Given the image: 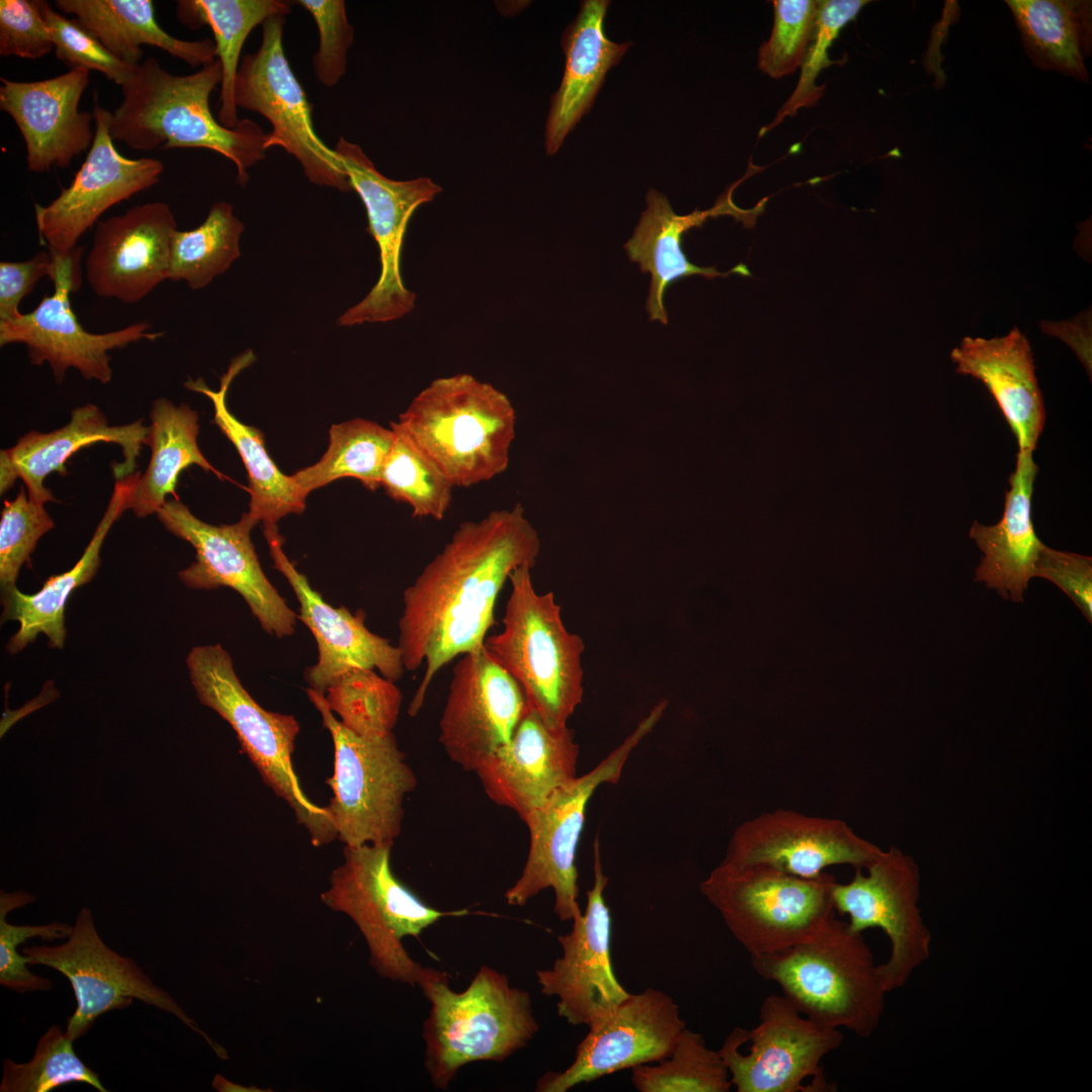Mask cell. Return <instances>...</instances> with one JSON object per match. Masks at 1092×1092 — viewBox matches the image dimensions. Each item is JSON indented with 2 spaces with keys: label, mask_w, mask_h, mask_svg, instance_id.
<instances>
[{
  "label": "cell",
  "mask_w": 1092,
  "mask_h": 1092,
  "mask_svg": "<svg viewBox=\"0 0 1092 1092\" xmlns=\"http://www.w3.org/2000/svg\"><path fill=\"white\" fill-rule=\"evenodd\" d=\"M221 82L217 59L189 75H175L149 57L135 66L121 86L122 100L110 112L113 141L136 151L199 148L218 153L237 169L245 186L248 169L265 159L266 133L251 119L224 127L209 106L212 91Z\"/></svg>",
  "instance_id": "7a4b0ae2"
},
{
  "label": "cell",
  "mask_w": 1092,
  "mask_h": 1092,
  "mask_svg": "<svg viewBox=\"0 0 1092 1092\" xmlns=\"http://www.w3.org/2000/svg\"><path fill=\"white\" fill-rule=\"evenodd\" d=\"M176 231L174 213L162 201L139 204L98 221L85 259L92 291L126 304L145 298L168 280Z\"/></svg>",
  "instance_id": "cb8c5ba5"
},
{
  "label": "cell",
  "mask_w": 1092,
  "mask_h": 1092,
  "mask_svg": "<svg viewBox=\"0 0 1092 1092\" xmlns=\"http://www.w3.org/2000/svg\"><path fill=\"white\" fill-rule=\"evenodd\" d=\"M141 473L116 480L106 511L92 539L77 563L68 571L51 576L42 587L27 595L16 585L1 588V621H17L19 629L9 639L6 649L16 654L44 634L51 648H63L66 639L65 608L71 594L89 582L100 564V550L113 523L127 511L128 499Z\"/></svg>",
  "instance_id": "d6a6232c"
},
{
  "label": "cell",
  "mask_w": 1092,
  "mask_h": 1092,
  "mask_svg": "<svg viewBox=\"0 0 1092 1092\" xmlns=\"http://www.w3.org/2000/svg\"><path fill=\"white\" fill-rule=\"evenodd\" d=\"M22 953L29 966L50 967L69 980L77 1002L66 1028L73 1040L83 1036L100 1015L126 1008L136 999L173 1014L200 1034L218 1058L228 1059L224 1048L202 1031L132 959L118 954L103 942L88 908L79 911L66 942L24 947Z\"/></svg>",
  "instance_id": "4fadbf2b"
},
{
  "label": "cell",
  "mask_w": 1092,
  "mask_h": 1092,
  "mask_svg": "<svg viewBox=\"0 0 1092 1092\" xmlns=\"http://www.w3.org/2000/svg\"><path fill=\"white\" fill-rule=\"evenodd\" d=\"M150 419L146 443L151 448L150 462L127 503V510L138 518L157 514L168 495L177 497L178 477L190 465H198L222 477L198 447V414L188 404L175 405L160 397L152 404Z\"/></svg>",
  "instance_id": "d590c367"
},
{
  "label": "cell",
  "mask_w": 1092,
  "mask_h": 1092,
  "mask_svg": "<svg viewBox=\"0 0 1092 1092\" xmlns=\"http://www.w3.org/2000/svg\"><path fill=\"white\" fill-rule=\"evenodd\" d=\"M516 420L504 392L469 373H458L434 379L390 424L454 487H470L508 468Z\"/></svg>",
  "instance_id": "277c9868"
},
{
  "label": "cell",
  "mask_w": 1092,
  "mask_h": 1092,
  "mask_svg": "<svg viewBox=\"0 0 1092 1092\" xmlns=\"http://www.w3.org/2000/svg\"><path fill=\"white\" fill-rule=\"evenodd\" d=\"M607 885L597 837L594 884L586 892L585 909L573 918L568 933L558 935L562 956L551 968L536 971L541 993L558 999L557 1015L573 1026L597 1024L630 995L613 970Z\"/></svg>",
  "instance_id": "d6986e66"
},
{
  "label": "cell",
  "mask_w": 1092,
  "mask_h": 1092,
  "mask_svg": "<svg viewBox=\"0 0 1092 1092\" xmlns=\"http://www.w3.org/2000/svg\"><path fill=\"white\" fill-rule=\"evenodd\" d=\"M186 664L199 702L231 725L263 782L289 805L312 845L336 839L329 811L307 798L292 766L300 731L295 717L263 709L244 688L232 656L219 644L193 647Z\"/></svg>",
  "instance_id": "ba28073f"
},
{
  "label": "cell",
  "mask_w": 1092,
  "mask_h": 1092,
  "mask_svg": "<svg viewBox=\"0 0 1092 1092\" xmlns=\"http://www.w3.org/2000/svg\"><path fill=\"white\" fill-rule=\"evenodd\" d=\"M41 3L0 1V56L36 60L54 50Z\"/></svg>",
  "instance_id": "816d5d0a"
},
{
  "label": "cell",
  "mask_w": 1092,
  "mask_h": 1092,
  "mask_svg": "<svg viewBox=\"0 0 1092 1092\" xmlns=\"http://www.w3.org/2000/svg\"><path fill=\"white\" fill-rule=\"evenodd\" d=\"M34 900L33 895L23 891H1L0 895V984L19 993L49 991L53 982L30 972L26 957L17 951L18 945L33 937L48 941L63 939L69 937L73 930V926L59 922L43 925H15L7 922L8 912Z\"/></svg>",
  "instance_id": "bcb514c9"
},
{
  "label": "cell",
  "mask_w": 1092,
  "mask_h": 1092,
  "mask_svg": "<svg viewBox=\"0 0 1092 1092\" xmlns=\"http://www.w3.org/2000/svg\"><path fill=\"white\" fill-rule=\"evenodd\" d=\"M1031 451H1018L1014 472L1009 477L1004 511L994 525L975 521L970 538L983 556L975 580L995 588L1003 599L1022 602L1029 580L1034 577L1038 553L1044 545L1032 522L1033 483L1038 468Z\"/></svg>",
  "instance_id": "4dcf8cb0"
},
{
  "label": "cell",
  "mask_w": 1092,
  "mask_h": 1092,
  "mask_svg": "<svg viewBox=\"0 0 1092 1092\" xmlns=\"http://www.w3.org/2000/svg\"><path fill=\"white\" fill-rule=\"evenodd\" d=\"M82 254L83 248L76 247L66 257L52 255L56 263L54 292L46 295L32 311L0 321V346L23 344L30 363L37 366L49 363L59 384L69 368L77 369L87 380L106 384L112 378L109 351L141 340L155 341L163 333L150 332L147 322L102 334L87 332L70 300L71 293L81 285Z\"/></svg>",
  "instance_id": "e0dca14e"
},
{
  "label": "cell",
  "mask_w": 1092,
  "mask_h": 1092,
  "mask_svg": "<svg viewBox=\"0 0 1092 1092\" xmlns=\"http://www.w3.org/2000/svg\"><path fill=\"white\" fill-rule=\"evenodd\" d=\"M579 746L568 726L549 727L528 708L509 742L473 771L494 804L523 820L576 776Z\"/></svg>",
  "instance_id": "4316f807"
},
{
  "label": "cell",
  "mask_w": 1092,
  "mask_h": 1092,
  "mask_svg": "<svg viewBox=\"0 0 1092 1092\" xmlns=\"http://www.w3.org/2000/svg\"><path fill=\"white\" fill-rule=\"evenodd\" d=\"M54 528L44 505L29 499L24 486L6 499L0 520V584L16 585L19 571L30 559L39 538Z\"/></svg>",
  "instance_id": "c3c4849f"
},
{
  "label": "cell",
  "mask_w": 1092,
  "mask_h": 1092,
  "mask_svg": "<svg viewBox=\"0 0 1092 1092\" xmlns=\"http://www.w3.org/2000/svg\"><path fill=\"white\" fill-rule=\"evenodd\" d=\"M334 745V769L327 784L333 797L326 806L344 845L389 844L401 832L403 802L417 777L399 749L394 733L366 738L345 728L325 696L306 689Z\"/></svg>",
  "instance_id": "30bf717a"
},
{
  "label": "cell",
  "mask_w": 1092,
  "mask_h": 1092,
  "mask_svg": "<svg viewBox=\"0 0 1092 1092\" xmlns=\"http://www.w3.org/2000/svg\"><path fill=\"white\" fill-rule=\"evenodd\" d=\"M55 270V258L49 251H39L26 261L0 262V321L19 316L22 299L42 277L52 280Z\"/></svg>",
  "instance_id": "db71d44e"
},
{
  "label": "cell",
  "mask_w": 1092,
  "mask_h": 1092,
  "mask_svg": "<svg viewBox=\"0 0 1092 1092\" xmlns=\"http://www.w3.org/2000/svg\"><path fill=\"white\" fill-rule=\"evenodd\" d=\"M244 224L225 201L212 204L205 220L190 231H176L171 243L168 280L201 289L241 256Z\"/></svg>",
  "instance_id": "f35d334b"
},
{
  "label": "cell",
  "mask_w": 1092,
  "mask_h": 1092,
  "mask_svg": "<svg viewBox=\"0 0 1092 1092\" xmlns=\"http://www.w3.org/2000/svg\"><path fill=\"white\" fill-rule=\"evenodd\" d=\"M528 708L520 684L484 646L453 667L439 722V742L449 759L471 772L512 738Z\"/></svg>",
  "instance_id": "603a6c76"
},
{
  "label": "cell",
  "mask_w": 1092,
  "mask_h": 1092,
  "mask_svg": "<svg viewBox=\"0 0 1092 1092\" xmlns=\"http://www.w3.org/2000/svg\"><path fill=\"white\" fill-rule=\"evenodd\" d=\"M957 372L980 380L994 397L1018 444V451L1036 448L1045 408L1028 340L1013 328L991 339L966 337L952 349Z\"/></svg>",
  "instance_id": "f1b7e54d"
},
{
  "label": "cell",
  "mask_w": 1092,
  "mask_h": 1092,
  "mask_svg": "<svg viewBox=\"0 0 1092 1092\" xmlns=\"http://www.w3.org/2000/svg\"><path fill=\"white\" fill-rule=\"evenodd\" d=\"M291 4L282 0H179L176 1L178 20L190 29L209 26L221 66L220 107L217 120L234 128L241 119L235 100L236 78L240 57L251 31L268 18L287 15Z\"/></svg>",
  "instance_id": "8d00e7d4"
},
{
  "label": "cell",
  "mask_w": 1092,
  "mask_h": 1092,
  "mask_svg": "<svg viewBox=\"0 0 1092 1092\" xmlns=\"http://www.w3.org/2000/svg\"><path fill=\"white\" fill-rule=\"evenodd\" d=\"M686 1021L666 993L648 987L631 994L606 1018L588 1027L577 1044L574 1060L563 1071L547 1072L536 1083L538 1092H566L583 1083L666 1058Z\"/></svg>",
  "instance_id": "44dd1931"
},
{
  "label": "cell",
  "mask_w": 1092,
  "mask_h": 1092,
  "mask_svg": "<svg viewBox=\"0 0 1092 1092\" xmlns=\"http://www.w3.org/2000/svg\"><path fill=\"white\" fill-rule=\"evenodd\" d=\"M867 3L864 0L819 1L813 36L801 64L797 87L775 119L760 129L759 136L779 125L785 117L796 115L800 108L811 107L818 102L826 86H817L815 80L822 69L836 64L828 58V50L840 29L855 17Z\"/></svg>",
  "instance_id": "f6af8a7d"
},
{
  "label": "cell",
  "mask_w": 1092,
  "mask_h": 1092,
  "mask_svg": "<svg viewBox=\"0 0 1092 1092\" xmlns=\"http://www.w3.org/2000/svg\"><path fill=\"white\" fill-rule=\"evenodd\" d=\"M149 427L142 420L111 426L100 408L92 403L76 407L67 425L50 433L31 431L16 444L0 453V493H5L20 478L30 500L46 505L56 502L43 484L52 473L65 476V463L80 449L99 442L119 445L123 460L112 466L116 480L133 474L136 459L146 445Z\"/></svg>",
  "instance_id": "83f0119b"
},
{
  "label": "cell",
  "mask_w": 1092,
  "mask_h": 1092,
  "mask_svg": "<svg viewBox=\"0 0 1092 1092\" xmlns=\"http://www.w3.org/2000/svg\"><path fill=\"white\" fill-rule=\"evenodd\" d=\"M667 701L656 704L634 731L606 758L583 776L557 789L522 821L530 845L519 879L506 891L509 905L524 906L540 892H554V913L572 921L581 913L577 898L576 850L583 829L586 806L596 790L616 784L631 752L661 719Z\"/></svg>",
  "instance_id": "8fae6325"
},
{
  "label": "cell",
  "mask_w": 1092,
  "mask_h": 1092,
  "mask_svg": "<svg viewBox=\"0 0 1092 1092\" xmlns=\"http://www.w3.org/2000/svg\"><path fill=\"white\" fill-rule=\"evenodd\" d=\"M847 883L831 888L833 907L847 915L851 930L880 928L891 953L879 970L887 993L906 985L930 956L931 933L919 908L921 877L915 860L890 846L866 869H854Z\"/></svg>",
  "instance_id": "2e32d148"
},
{
  "label": "cell",
  "mask_w": 1092,
  "mask_h": 1092,
  "mask_svg": "<svg viewBox=\"0 0 1092 1092\" xmlns=\"http://www.w3.org/2000/svg\"><path fill=\"white\" fill-rule=\"evenodd\" d=\"M284 15L262 24L259 49L245 55L235 85L238 108L254 111L271 124L265 149L280 147L300 164L304 175L316 185L351 191L347 172L334 149L317 135L312 104L294 75L283 48Z\"/></svg>",
  "instance_id": "7c38bea8"
},
{
  "label": "cell",
  "mask_w": 1092,
  "mask_h": 1092,
  "mask_svg": "<svg viewBox=\"0 0 1092 1092\" xmlns=\"http://www.w3.org/2000/svg\"><path fill=\"white\" fill-rule=\"evenodd\" d=\"M1041 330L1064 341L1075 352L1091 377V313L1078 314L1070 321L1043 322Z\"/></svg>",
  "instance_id": "11a10c76"
},
{
  "label": "cell",
  "mask_w": 1092,
  "mask_h": 1092,
  "mask_svg": "<svg viewBox=\"0 0 1092 1092\" xmlns=\"http://www.w3.org/2000/svg\"><path fill=\"white\" fill-rule=\"evenodd\" d=\"M313 18L318 31V49L312 58L313 72L325 87H333L346 74L347 55L354 40L345 2L342 0H298Z\"/></svg>",
  "instance_id": "f907efd6"
},
{
  "label": "cell",
  "mask_w": 1092,
  "mask_h": 1092,
  "mask_svg": "<svg viewBox=\"0 0 1092 1092\" xmlns=\"http://www.w3.org/2000/svg\"><path fill=\"white\" fill-rule=\"evenodd\" d=\"M41 6L55 55L70 70L97 71L120 87L129 79L135 67L113 56L76 18L54 10L48 1Z\"/></svg>",
  "instance_id": "681fc988"
},
{
  "label": "cell",
  "mask_w": 1092,
  "mask_h": 1092,
  "mask_svg": "<svg viewBox=\"0 0 1092 1092\" xmlns=\"http://www.w3.org/2000/svg\"><path fill=\"white\" fill-rule=\"evenodd\" d=\"M531 569L510 574L503 631L486 637L484 648L520 684L542 720L560 728L582 702L584 643L564 626L554 594L536 592Z\"/></svg>",
  "instance_id": "8992f818"
},
{
  "label": "cell",
  "mask_w": 1092,
  "mask_h": 1092,
  "mask_svg": "<svg viewBox=\"0 0 1092 1092\" xmlns=\"http://www.w3.org/2000/svg\"><path fill=\"white\" fill-rule=\"evenodd\" d=\"M392 845H345L343 862L333 870L322 902L347 915L362 934L369 964L386 980L418 986L425 967L403 945L442 918L463 916L466 909L442 911L425 903L393 874Z\"/></svg>",
  "instance_id": "52a82bcc"
},
{
  "label": "cell",
  "mask_w": 1092,
  "mask_h": 1092,
  "mask_svg": "<svg viewBox=\"0 0 1092 1092\" xmlns=\"http://www.w3.org/2000/svg\"><path fill=\"white\" fill-rule=\"evenodd\" d=\"M384 460L380 485L394 500L406 504L414 518L444 519L454 485L398 429Z\"/></svg>",
  "instance_id": "b9f144b4"
},
{
  "label": "cell",
  "mask_w": 1092,
  "mask_h": 1092,
  "mask_svg": "<svg viewBox=\"0 0 1092 1092\" xmlns=\"http://www.w3.org/2000/svg\"><path fill=\"white\" fill-rule=\"evenodd\" d=\"M742 1027H735L719 1053L738 1092L831 1091L821 1066L837 1050L843 1034L804 1016L784 995L766 996L759 1022L746 1029V1053L740 1049Z\"/></svg>",
  "instance_id": "5bb4252c"
},
{
  "label": "cell",
  "mask_w": 1092,
  "mask_h": 1092,
  "mask_svg": "<svg viewBox=\"0 0 1092 1092\" xmlns=\"http://www.w3.org/2000/svg\"><path fill=\"white\" fill-rule=\"evenodd\" d=\"M833 875L801 878L762 864L721 861L700 890L750 957L783 950L822 929L835 915Z\"/></svg>",
  "instance_id": "9c48e42d"
},
{
  "label": "cell",
  "mask_w": 1092,
  "mask_h": 1092,
  "mask_svg": "<svg viewBox=\"0 0 1092 1092\" xmlns=\"http://www.w3.org/2000/svg\"><path fill=\"white\" fill-rule=\"evenodd\" d=\"M631 1083L640 1092H728L732 1083L719 1050L687 1027L671 1053L661 1061L631 1069Z\"/></svg>",
  "instance_id": "60d3db41"
},
{
  "label": "cell",
  "mask_w": 1092,
  "mask_h": 1092,
  "mask_svg": "<svg viewBox=\"0 0 1092 1092\" xmlns=\"http://www.w3.org/2000/svg\"><path fill=\"white\" fill-rule=\"evenodd\" d=\"M882 851L842 819L779 808L741 823L732 833L722 861L762 864L815 878L831 866L866 870Z\"/></svg>",
  "instance_id": "7402d4cb"
},
{
  "label": "cell",
  "mask_w": 1092,
  "mask_h": 1092,
  "mask_svg": "<svg viewBox=\"0 0 1092 1092\" xmlns=\"http://www.w3.org/2000/svg\"><path fill=\"white\" fill-rule=\"evenodd\" d=\"M73 1041L66 1030L52 1025L38 1039L29 1062L3 1061L0 1092H49L70 1083H84L107 1092L98 1074L77 1056Z\"/></svg>",
  "instance_id": "ee69618b"
},
{
  "label": "cell",
  "mask_w": 1092,
  "mask_h": 1092,
  "mask_svg": "<svg viewBox=\"0 0 1092 1092\" xmlns=\"http://www.w3.org/2000/svg\"><path fill=\"white\" fill-rule=\"evenodd\" d=\"M157 517L168 532L195 549V561L178 574L185 585L205 590L231 587L245 600L265 632L278 638L293 634L298 617L261 568L251 540L257 523L247 513L235 524L211 525L174 497Z\"/></svg>",
  "instance_id": "ac0fdd59"
},
{
  "label": "cell",
  "mask_w": 1092,
  "mask_h": 1092,
  "mask_svg": "<svg viewBox=\"0 0 1092 1092\" xmlns=\"http://www.w3.org/2000/svg\"><path fill=\"white\" fill-rule=\"evenodd\" d=\"M1027 44L1049 66L1082 77L1085 74L1077 4L1055 0L1007 2Z\"/></svg>",
  "instance_id": "7bdbcfd3"
},
{
  "label": "cell",
  "mask_w": 1092,
  "mask_h": 1092,
  "mask_svg": "<svg viewBox=\"0 0 1092 1092\" xmlns=\"http://www.w3.org/2000/svg\"><path fill=\"white\" fill-rule=\"evenodd\" d=\"M1034 576L1043 577L1058 585L1092 622V558L1073 552L1055 550L1046 545L1040 549Z\"/></svg>",
  "instance_id": "f5cc1de1"
},
{
  "label": "cell",
  "mask_w": 1092,
  "mask_h": 1092,
  "mask_svg": "<svg viewBox=\"0 0 1092 1092\" xmlns=\"http://www.w3.org/2000/svg\"><path fill=\"white\" fill-rule=\"evenodd\" d=\"M541 549L520 504L461 523L442 550L402 594L398 644L405 671L425 663L407 714L421 711L439 670L484 646L494 607L510 574L533 568Z\"/></svg>",
  "instance_id": "6da1fadb"
},
{
  "label": "cell",
  "mask_w": 1092,
  "mask_h": 1092,
  "mask_svg": "<svg viewBox=\"0 0 1092 1092\" xmlns=\"http://www.w3.org/2000/svg\"><path fill=\"white\" fill-rule=\"evenodd\" d=\"M750 962L815 1023L861 1037L878 1029L887 991L870 946L847 921L834 916L808 939Z\"/></svg>",
  "instance_id": "5b68a950"
},
{
  "label": "cell",
  "mask_w": 1092,
  "mask_h": 1092,
  "mask_svg": "<svg viewBox=\"0 0 1092 1092\" xmlns=\"http://www.w3.org/2000/svg\"><path fill=\"white\" fill-rule=\"evenodd\" d=\"M730 195L731 191L709 210H695L690 214L678 215L663 194L654 189L648 191L647 207L624 248L629 259L638 263L642 272L651 274L650 289L646 300L649 321L667 324V312L664 306L665 291L671 283L682 277L702 275L711 279L731 273L749 275L747 268L742 264L726 273H721L714 267H698L688 260L681 250L682 235L694 226H700L708 217L732 214L744 221L749 218L754 220L757 213L763 209V202L754 209H740L732 202Z\"/></svg>",
  "instance_id": "f546056e"
},
{
  "label": "cell",
  "mask_w": 1092,
  "mask_h": 1092,
  "mask_svg": "<svg viewBox=\"0 0 1092 1092\" xmlns=\"http://www.w3.org/2000/svg\"><path fill=\"white\" fill-rule=\"evenodd\" d=\"M255 359L251 351L237 357L220 379L218 390L210 389L201 378L189 379L185 386L210 398L214 407V423L237 448L249 479L250 504L248 516L257 524L277 526L290 514H301L306 495L292 476L285 475L269 456L264 435L254 427L240 422L225 402L230 384L237 374Z\"/></svg>",
  "instance_id": "836d02e7"
},
{
  "label": "cell",
  "mask_w": 1092,
  "mask_h": 1092,
  "mask_svg": "<svg viewBox=\"0 0 1092 1092\" xmlns=\"http://www.w3.org/2000/svg\"><path fill=\"white\" fill-rule=\"evenodd\" d=\"M54 5L74 15L113 56L133 67L141 63L142 46L159 48L191 67L216 59L211 39L184 40L166 32L152 0H56Z\"/></svg>",
  "instance_id": "e575fe53"
},
{
  "label": "cell",
  "mask_w": 1092,
  "mask_h": 1092,
  "mask_svg": "<svg viewBox=\"0 0 1092 1092\" xmlns=\"http://www.w3.org/2000/svg\"><path fill=\"white\" fill-rule=\"evenodd\" d=\"M326 453L313 465L292 474V478L307 494L337 479L351 477L369 490L380 485L384 460L392 446L394 432L379 424L353 419L333 425Z\"/></svg>",
  "instance_id": "74e56055"
},
{
  "label": "cell",
  "mask_w": 1092,
  "mask_h": 1092,
  "mask_svg": "<svg viewBox=\"0 0 1092 1092\" xmlns=\"http://www.w3.org/2000/svg\"><path fill=\"white\" fill-rule=\"evenodd\" d=\"M418 987L430 1003L424 1067L437 1089L446 1090L468 1064L505 1061L539 1031L530 994L491 967L481 966L461 992L445 972L426 968Z\"/></svg>",
  "instance_id": "3957f363"
},
{
  "label": "cell",
  "mask_w": 1092,
  "mask_h": 1092,
  "mask_svg": "<svg viewBox=\"0 0 1092 1092\" xmlns=\"http://www.w3.org/2000/svg\"><path fill=\"white\" fill-rule=\"evenodd\" d=\"M775 23L770 37L758 51V68L774 79L792 74L801 66L813 36L819 1L775 0Z\"/></svg>",
  "instance_id": "7dc6e473"
},
{
  "label": "cell",
  "mask_w": 1092,
  "mask_h": 1092,
  "mask_svg": "<svg viewBox=\"0 0 1092 1092\" xmlns=\"http://www.w3.org/2000/svg\"><path fill=\"white\" fill-rule=\"evenodd\" d=\"M606 0H586L562 36L565 68L561 84L551 97L545 126V150L554 155L567 134L590 109L609 70L617 65L630 42L608 38L604 20Z\"/></svg>",
  "instance_id": "1f68e13d"
},
{
  "label": "cell",
  "mask_w": 1092,
  "mask_h": 1092,
  "mask_svg": "<svg viewBox=\"0 0 1092 1092\" xmlns=\"http://www.w3.org/2000/svg\"><path fill=\"white\" fill-rule=\"evenodd\" d=\"M95 136L73 181L48 205L34 204L40 242L54 257H66L79 239L113 205L156 185L162 161L122 156L109 132L110 111L95 103Z\"/></svg>",
  "instance_id": "ffe728a7"
},
{
  "label": "cell",
  "mask_w": 1092,
  "mask_h": 1092,
  "mask_svg": "<svg viewBox=\"0 0 1092 1092\" xmlns=\"http://www.w3.org/2000/svg\"><path fill=\"white\" fill-rule=\"evenodd\" d=\"M324 696L330 710L352 733L366 738L393 733L402 695L394 681L375 669L354 667L345 671Z\"/></svg>",
  "instance_id": "ab89813d"
},
{
  "label": "cell",
  "mask_w": 1092,
  "mask_h": 1092,
  "mask_svg": "<svg viewBox=\"0 0 1092 1092\" xmlns=\"http://www.w3.org/2000/svg\"><path fill=\"white\" fill-rule=\"evenodd\" d=\"M89 74L78 68L40 81L0 78V108L23 138L29 171L67 168L76 156L90 149L95 136L94 115L79 108Z\"/></svg>",
  "instance_id": "484cf974"
},
{
  "label": "cell",
  "mask_w": 1092,
  "mask_h": 1092,
  "mask_svg": "<svg viewBox=\"0 0 1092 1092\" xmlns=\"http://www.w3.org/2000/svg\"><path fill=\"white\" fill-rule=\"evenodd\" d=\"M264 536L274 567L287 579L299 603L297 617L317 645V661L304 671L309 688L325 694L339 675L354 667L375 669L394 682L400 679L405 669L399 648L366 627L364 611L353 614L346 607L328 604L284 553V539L277 526L264 527Z\"/></svg>",
  "instance_id": "d4e9b609"
},
{
  "label": "cell",
  "mask_w": 1092,
  "mask_h": 1092,
  "mask_svg": "<svg viewBox=\"0 0 1092 1092\" xmlns=\"http://www.w3.org/2000/svg\"><path fill=\"white\" fill-rule=\"evenodd\" d=\"M334 150L360 196L368 218V233L379 249L380 275L369 293L337 321L351 327L400 318L415 306L416 294L403 284L400 257L410 219L421 205L442 191L429 177L393 180L381 174L364 151L341 136Z\"/></svg>",
  "instance_id": "9a60e30c"
}]
</instances>
